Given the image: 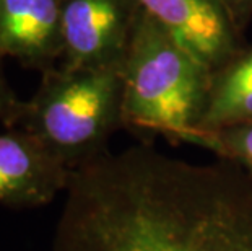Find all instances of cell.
<instances>
[{
    "label": "cell",
    "instance_id": "7a4b0ae2",
    "mask_svg": "<svg viewBox=\"0 0 252 251\" xmlns=\"http://www.w3.org/2000/svg\"><path fill=\"white\" fill-rule=\"evenodd\" d=\"M213 72L161 23L142 13L122 66V124L140 142H190L210 100Z\"/></svg>",
    "mask_w": 252,
    "mask_h": 251
},
{
    "label": "cell",
    "instance_id": "30bf717a",
    "mask_svg": "<svg viewBox=\"0 0 252 251\" xmlns=\"http://www.w3.org/2000/svg\"><path fill=\"white\" fill-rule=\"evenodd\" d=\"M23 105L25 101L20 100L10 87L0 61V124L5 127H17L23 113Z\"/></svg>",
    "mask_w": 252,
    "mask_h": 251
},
{
    "label": "cell",
    "instance_id": "3957f363",
    "mask_svg": "<svg viewBox=\"0 0 252 251\" xmlns=\"http://www.w3.org/2000/svg\"><path fill=\"white\" fill-rule=\"evenodd\" d=\"M33 134L68 170L108 153L122 129V67H51L33 98L25 101L18 126Z\"/></svg>",
    "mask_w": 252,
    "mask_h": 251
},
{
    "label": "cell",
    "instance_id": "9c48e42d",
    "mask_svg": "<svg viewBox=\"0 0 252 251\" xmlns=\"http://www.w3.org/2000/svg\"><path fill=\"white\" fill-rule=\"evenodd\" d=\"M246 92H252V47L248 51L243 49L226 66L213 73L208 105Z\"/></svg>",
    "mask_w": 252,
    "mask_h": 251
},
{
    "label": "cell",
    "instance_id": "6da1fadb",
    "mask_svg": "<svg viewBox=\"0 0 252 251\" xmlns=\"http://www.w3.org/2000/svg\"><path fill=\"white\" fill-rule=\"evenodd\" d=\"M52 251H252V173L140 142L72 170Z\"/></svg>",
    "mask_w": 252,
    "mask_h": 251
},
{
    "label": "cell",
    "instance_id": "ba28073f",
    "mask_svg": "<svg viewBox=\"0 0 252 251\" xmlns=\"http://www.w3.org/2000/svg\"><path fill=\"white\" fill-rule=\"evenodd\" d=\"M189 143L207 148L217 157L233 160L252 173V122L200 131Z\"/></svg>",
    "mask_w": 252,
    "mask_h": 251
},
{
    "label": "cell",
    "instance_id": "277c9868",
    "mask_svg": "<svg viewBox=\"0 0 252 251\" xmlns=\"http://www.w3.org/2000/svg\"><path fill=\"white\" fill-rule=\"evenodd\" d=\"M142 13L135 0H61V66L122 67Z\"/></svg>",
    "mask_w": 252,
    "mask_h": 251
},
{
    "label": "cell",
    "instance_id": "52a82bcc",
    "mask_svg": "<svg viewBox=\"0 0 252 251\" xmlns=\"http://www.w3.org/2000/svg\"><path fill=\"white\" fill-rule=\"evenodd\" d=\"M61 57V0H0V61L44 72Z\"/></svg>",
    "mask_w": 252,
    "mask_h": 251
},
{
    "label": "cell",
    "instance_id": "8fae6325",
    "mask_svg": "<svg viewBox=\"0 0 252 251\" xmlns=\"http://www.w3.org/2000/svg\"><path fill=\"white\" fill-rule=\"evenodd\" d=\"M234 26L241 33L252 18V0H221Z\"/></svg>",
    "mask_w": 252,
    "mask_h": 251
},
{
    "label": "cell",
    "instance_id": "8992f818",
    "mask_svg": "<svg viewBox=\"0 0 252 251\" xmlns=\"http://www.w3.org/2000/svg\"><path fill=\"white\" fill-rule=\"evenodd\" d=\"M72 170L21 127L0 132V204L28 209L67 189Z\"/></svg>",
    "mask_w": 252,
    "mask_h": 251
},
{
    "label": "cell",
    "instance_id": "5b68a950",
    "mask_svg": "<svg viewBox=\"0 0 252 251\" xmlns=\"http://www.w3.org/2000/svg\"><path fill=\"white\" fill-rule=\"evenodd\" d=\"M150 17L174 35L184 47L215 73L243 51L221 0H135Z\"/></svg>",
    "mask_w": 252,
    "mask_h": 251
}]
</instances>
